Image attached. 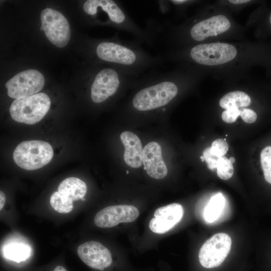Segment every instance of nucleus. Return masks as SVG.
<instances>
[{
    "label": "nucleus",
    "instance_id": "7ed1b4c3",
    "mask_svg": "<svg viewBox=\"0 0 271 271\" xmlns=\"http://www.w3.org/2000/svg\"><path fill=\"white\" fill-rule=\"evenodd\" d=\"M50 144L40 140H30L20 143L13 152V159L20 168L29 171L47 165L53 157Z\"/></svg>",
    "mask_w": 271,
    "mask_h": 271
},
{
    "label": "nucleus",
    "instance_id": "5701e85b",
    "mask_svg": "<svg viewBox=\"0 0 271 271\" xmlns=\"http://www.w3.org/2000/svg\"><path fill=\"white\" fill-rule=\"evenodd\" d=\"M202 156L207 163L209 169L213 170L216 168L217 162L219 158L214 156L210 153L209 147L206 148L204 150Z\"/></svg>",
    "mask_w": 271,
    "mask_h": 271
},
{
    "label": "nucleus",
    "instance_id": "dca6fc26",
    "mask_svg": "<svg viewBox=\"0 0 271 271\" xmlns=\"http://www.w3.org/2000/svg\"><path fill=\"white\" fill-rule=\"evenodd\" d=\"M251 102L250 97L246 93L241 91H234L227 93L219 100L220 106L227 109L231 107H246Z\"/></svg>",
    "mask_w": 271,
    "mask_h": 271
},
{
    "label": "nucleus",
    "instance_id": "a878e982",
    "mask_svg": "<svg viewBox=\"0 0 271 271\" xmlns=\"http://www.w3.org/2000/svg\"><path fill=\"white\" fill-rule=\"evenodd\" d=\"M6 202V196L4 193L0 192V210H2Z\"/></svg>",
    "mask_w": 271,
    "mask_h": 271
},
{
    "label": "nucleus",
    "instance_id": "412c9836",
    "mask_svg": "<svg viewBox=\"0 0 271 271\" xmlns=\"http://www.w3.org/2000/svg\"><path fill=\"white\" fill-rule=\"evenodd\" d=\"M210 153L218 158L224 156L228 150V145L225 139H218L214 140L209 147Z\"/></svg>",
    "mask_w": 271,
    "mask_h": 271
},
{
    "label": "nucleus",
    "instance_id": "bb28decb",
    "mask_svg": "<svg viewBox=\"0 0 271 271\" xmlns=\"http://www.w3.org/2000/svg\"><path fill=\"white\" fill-rule=\"evenodd\" d=\"M229 2L234 4H241L249 2L248 0H230Z\"/></svg>",
    "mask_w": 271,
    "mask_h": 271
},
{
    "label": "nucleus",
    "instance_id": "1a4fd4ad",
    "mask_svg": "<svg viewBox=\"0 0 271 271\" xmlns=\"http://www.w3.org/2000/svg\"><path fill=\"white\" fill-rule=\"evenodd\" d=\"M77 251L81 260L92 268L103 270L113 262L109 249L97 241L91 240L81 244Z\"/></svg>",
    "mask_w": 271,
    "mask_h": 271
},
{
    "label": "nucleus",
    "instance_id": "0eeeda50",
    "mask_svg": "<svg viewBox=\"0 0 271 271\" xmlns=\"http://www.w3.org/2000/svg\"><path fill=\"white\" fill-rule=\"evenodd\" d=\"M45 84L43 74L35 69L20 72L6 83L7 93L12 98H18L36 94L42 90Z\"/></svg>",
    "mask_w": 271,
    "mask_h": 271
},
{
    "label": "nucleus",
    "instance_id": "9b49d317",
    "mask_svg": "<svg viewBox=\"0 0 271 271\" xmlns=\"http://www.w3.org/2000/svg\"><path fill=\"white\" fill-rule=\"evenodd\" d=\"M230 26L227 17L218 15L195 23L189 30L188 35L192 40L200 42L225 32Z\"/></svg>",
    "mask_w": 271,
    "mask_h": 271
},
{
    "label": "nucleus",
    "instance_id": "ddd939ff",
    "mask_svg": "<svg viewBox=\"0 0 271 271\" xmlns=\"http://www.w3.org/2000/svg\"><path fill=\"white\" fill-rule=\"evenodd\" d=\"M120 140L124 147L123 159L125 163L133 168H140L143 164V147L140 138L129 131L122 132Z\"/></svg>",
    "mask_w": 271,
    "mask_h": 271
},
{
    "label": "nucleus",
    "instance_id": "f03ea898",
    "mask_svg": "<svg viewBox=\"0 0 271 271\" xmlns=\"http://www.w3.org/2000/svg\"><path fill=\"white\" fill-rule=\"evenodd\" d=\"M51 100L44 93L15 99L10 107L12 118L17 122L33 124L39 122L49 111Z\"/></svg>",
    "mask_w": 271,
    "mask_h": 271
},
{
    "label": "nucleus",
    "instance_id": "c85d7f7f",
    "mask_svg": "<svg viewBox=\"0 0 271 271\" xmlns=\"http://www.w3.org/2000/svg\"><path fill=\"white\" fill-rule=\"evenodd\" d=\"M229 159V162L232 164L233 163H234L235 162V159L233 157H230Z\"/></svg>",
    "mask_w": 271,
    "mask_h": 271
},
{
    "label": "nucleus",
    "instance_id": "7c9ffc66",
    "mask_svg": "<svg viewBox=\"0 0 271 271\" xmlns=\"http://www.w3.org/2000/svg\"><path fill=\"white\" fill-rule=\"evenodd\" d=\"M269 22H270V23L271 24V14H270V17H269Z\"/></svg>",
    "mask_w": 271,
    "mask_h": 271
},
{
    "label": "nucleus",
    "instance_id": "473e14b6",
    "mask_svg": "<svg viewBox=\"0 0 271 271\" xmlns=\"http://www.w3.org/2000/svg\"><path fill=\"white\" fill-rule=\"evenodd\" d=\"M126 173H127V174L128 173V171H126Z\"/></svg>",
    "mask_w": 271,
    "mask_h": 271
},
{
    "label": "nucleus",
    "instance_id": "f3484780",
    "mask_svg": "<svg viewBox=\"0 0 271 271\" xmlns=\"http://www.w3.org/2000/svg\"><path fill=\"white\" fill-rule=\"evenodd\" d=\"M4 253L7 258L19 262L29 257L31 248L24 243H13L5 246Z\"/></svg>",
    "mask_w": 271,
    "mask_h": 271
},
{
    "label": "nucleus",
    "instance_id": "20e7f679",
    "mask_svg": "<svg viewBox=\"0 0 271 271\" xmlns=\"http://www.w3.org/2000/svg\"><path fill=\"white\" fill-rule=\"evenodd\" d=\"M188 54L192 60L198 64L215 66L233 60L237 51L234 46L227 43H204L192 47Z\"/></svg>",
    "mask_w": 271,
    "mask_h": 271
},
{
    "label": "nucleus",
    "instance_id": "4468645a",
    "mask_svg": "<svg viewBox=\"0 0 271 271\" xmlns=\"http://www.w3.org/2000/svg\"><path fill=\"white\" fill-rule=\"evenodd\" d=\"M87 186L82 180L76 177H69L62 181L58 191L65 198L73 201L79 199L84 201L87 192Z\"/></svg>",
    "mask_w": 271,
    "mask_h": 271
},
{
    "label": "nucleus",
    "instance_id": "393cba45",
    "mask_svg": "<svg viewBox=\"0 0 271 271\" xmlns=\"http://www.w3.org/2000/svg\"><path fill=\"white\" fill-rule=\"evenodd\" d=\"M157 2L160 11H161L163 14L167 12L168 10L167 4H168L169 1H157Z\"/></svg>",
    "mask_w": 271,
    "mask_h": 271
},
{
    "label": "nucleus",
    "instance_id": "39448f33",
    "mask_svg": "<svg viewBox=\"0 0 271 271\" xmlns=\"http://www.w3.org/2000/svg\"><path fill=\"white\" fill-rule=\"evenodd\" d=\"M41 21L45 35L51 43L59 48L67 45L71 36L70 25L61 13L46 8L41 12Z\"/></svg>",
    "mask_w": 271,
    "mask_h": 271
},
{
    "label": "nucleus",
    "instance_id": "4be33fe9",
    "mask_svg": "<svg viewBox=\"0 0 271 271\" xmlns=\"http://www.w3.org/2000/svg\"><path fill=\"white\" fill-rule=\"evenodd\" d=\"M240 114V109L236 107H231L224 110L221 115L222 120L226 123L235 122Z\"/></svg>",
    "mask_w": 271,
    "mask_h": 271
},
{
    "label": "nucleus",
    "instance_id": "a211bd4d",
    "mask_svg": "<svg viewBox=\"0 0 271 271\" xmlns=\"http://www.w3.org/2000/svg\"><path fill=\"white\" fill-rule=\"evenodd\" d=\"M73 201L65 198L58 191L54 192L50 197L52 207L60 213H68L73 208Z\"/></svg>",
    "mask_w": 271,
    "mask_h": 271
},
{
    "label": "nucleus",
    "instance_id": "c756f323",
    "mask_svg": "<svg viewBox=\"0 0 271 271\" xmlns=\"http://www.w3.org/2000/svg\"><path fill=\"white\" fill-rule=\"evenodd\" d=\"M200 158H201V161H202V162L204 161H205V160H204V157H203V156H201V157H200Z\"/></svg>",
    "mask_w": 271,
    "mask_h": 271
},
{
    "label": "nucleus",
    "instance_id": "f257e3e1",
    "mask_svg": "<svg viewBox=\"0 0 271 271\" xmlns=\"http://www.w3.org/2000/svg\"><path fill=\"white\" fill-rule=\"evenodd\" d=\"M177 73L153 70L141 75L135 82L138 89L131 101L137 111L146 112L158 109L165 112L178 95Z\"/></svg>",
    "mask_w": 271,
    "mask_h": 271
},
{
    "label": "nucleus",
    "instance_id": "f8f14e48",
    "mask_svg": "<svg viewBox=\"0 0 271 271\" xmlns=\"http://www.w3.org/2000/svg\"><path fill=\"white\" fill-rule=\"evenodd\" d=\"M143 163L144 169L151 178L162 179L167 175V167L163 160L162 149L157 142L147 144L143 150Z\"/></svg>",
    "mask_w": 271,
    "mask_h": 271
},
{
    "label": "nucleus",
    "instance_id": "9d476101",
    "mask_svg": "<svg viewBox=\"0 0 271 271\" xmlns=\"http://www.w3.org/2000/svg\"><path fill=\"white\" fill-rule=\"evenodd\" d=\"M183 214V208L178 203L159 207L155 210L154 217L149 222V228L154 233H165L181 220Z\"/></svg>",
    "mask_w": 271,
    "mask_h": 271
},
{
    "label": "nucleus",
    "instance_id": "423d86ee",
    "mask_svg": "<svg viewBox=\"0 0 271 271\" xmlns=\"http://www.w3.org/2000/svg\"><path fill=\"white\" fill-rule=\"evenodd\" d=\"M231 243L230 236L224 233H216L207 239L198 254L201 265L211 268L221 265L230 251Z\"/></svg>",
    "mask_w": 271,
    "mask_h": 271
},
{
    "label": "nucleus",
    "instance_id": "6e6552de",
    "mask_svg": "<svg viewBox=\"0 0 271 271\" xmlns=\"http://www.w3.org/2000/svg\"><path fill=\"white\" fill-rule=\"evenodd\" d=\"M139 216L138 209L132 205H112L97 212L94 217V222L98 227L110 228L121 223L133 222Z\"/></svg>",
    "mask_w": 271,
    "mask_h": 271
},
{
    "label": "nucleus",
    "instance_id": "2eb2a0df",
    "mask_svg": "<svg viewBox=\"0 0 271 271\" xmlns=\"http://www.w3.org/2000/svg\"><path fill=\"white\" fill-rule=\"evenodd\" d=\"M225 204V199L222 193H218L212 196L204 210L205 220L208 223L216 221L222 213Z\"/></svg>",
    "mask_w": 271,
    "mask_h": 271
},
{
    "label": "nucleus",
    "instance_id": "cd10ccee",
    "mask_svg": "<svg viewBox=\"0 0 271 271\" xmlns=\"http://www.w3.org/2000/svg\"><path fill=\"white\" fill-rule=\"evenodd\" d=\"M53 271H67L66 268L61 265L57 266Z\"/></svg>",
    "mask_w": 271,
    "mask_h": 271
},
{
    "label": "nucleus",
    "instance_id": "6ab92c4d",
    "mask_svg": "<svg viewBox=\"0 0 271 271\" xmlns=\"http://www.w3.org/2000/svg\"><path fill=\"white\" fill-rule=\"evenodd\" d=\"M260 162L264 179L271 184V146H267L262 150Z\"/></svg>",
    "mask_w": 271,
    "mask_h": 271
},
{
    "label": "nucleus",
    "instance_id": "b1692460",
    "mask_svg": "<svg viewBox=\"0 0 271 271\" xmlns=\"http://www.w3.org/2000/svg\"><path fill=\"white\" fill-rule=\"evenodd\" d=\"M240 116L242 120L248 123L254 122L257 118L256 113L249 108H242L240 109Z\"/></svg>",
    "mask_w": 271,
    "mask_h": 271
},
{
    "label": "nucleus",
    "instance_id": "2f4dec72",
    "mask_svg": "<svg viewBox=\"0 0 271 271\" xmlns=\"http://www.w3.org/2000/svg\"><path fill=\"white\" fill-rule=\"evenodd\" d=\"M40 29L41 31H43V28H42V26L40 27Z\"/></svg>",
    "mask_w": 271,
    "mask_h": 271
},
{
    "label": "nucleus",
    "instance_id": "aec40b11",
    "mask_svg": "<svg viewBox=\"0 0 271 271\" xmlns=\"http://www.w3.org/2000/svg\"><path fill=\"white\" fill-rule=\"evenodd\" d=\"M216 169L218 176L222 180L229 179L233 174V166L225 156L218 160Z\"/></svg>",
    "mask_w": 271,
    "mask_h": 271
}]
</instances>
